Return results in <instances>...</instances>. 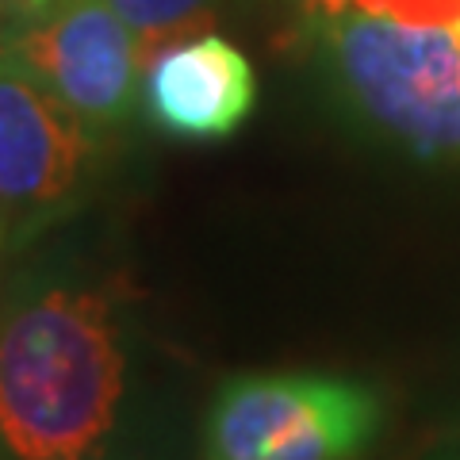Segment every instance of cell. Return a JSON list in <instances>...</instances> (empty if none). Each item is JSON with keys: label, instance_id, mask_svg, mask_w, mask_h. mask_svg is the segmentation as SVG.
I'll list each match as a JSON object with an SVG mask.
<instances>
[{"label": "cell", "instance_id": "cell-1", "mask_svg": "<svg viewBox=\"0 0 460 460\" xmlns=\"http://www.w3.org/2000/svg\"><path fill=\"white\" fill-rule=\"evenodd\" d=\"M138 288L77 250L0 288V460H154Z\"/></svg>", "mask_w": 460, "mask_h": 460}, {"label": "cell", "instance_id": "cell-2", "mask_svg": "<svg viewBox=\"0 0 460 460\" xmlns=\"http://www.w3.org/2000/svg\"><path fill=\"white\" fill-rule=\"evenodd\" d=\"M311 39L330 89L365 131L422 162H460V23L341 12L311 20Z\"/></svg>", "mask_w": 460, "mask_h": 460}, {"label": "cell", "instance_id": "cell-3", "mask_svg": "<svg viewBox=\"0 0 460 460\" xmlns=\"http://www.w3.org/2000/svg\"><path fill=\"white\" fill-rule=\"evenodd\" d=\"M104 165L108 135L0 50V215L8 253L74 219Z\"/></svg>", "mask_w": 460, "mask_h": 460}, {"label": "cell", "instance_id": "cell-4", "mask_svg": "<svg viewBox=\"0 0 460 460\" xmlns=\"http://www.w3.org/2000/svg\"><path fill=\"white\" fill-rule=\"evenodd\" d=\"M0 50L96 131L111 135L135 115L146 54L111 0H50L0 27Z\"/></svg>", "mask_w": 460, "mask_h": 460}, {"label": "cell", "instance_id": "cell-5", "mask_svg": "<svg viewBox=\"0 0 460 460\" xmlns=\"http://www.w3.org/2000/svg\"><path fill=\"white\" fill-rule=\"evenodd\" d=\"M257 74L234 42L199 31L157 50L142 77V108L177 142H223L250 119Z\"/></svg>", "mask_w": 460, "mask_h": 460}, {"label": "cell", "instance_id": "cell-6", "mask_svg": "<svg viewBox=\"0 0 460 460\" xmlns=\"http://www.w3.org/2000/svg\"><path fill=\"white\" fill-rule=\"evenodd\" d=\"M330 372H250L211 395L199 422V460H265L326 395Z\"/></svg>", "mask_w": 460, "mask_h": 460}, {"label": "cell", "instance_id": "cell-7", "mask_svg": "<svg viewBox=\"0 0 460 460\" xmlns=\"http://www.w3.org/2000/svg\"><path fill=\"white\" fill-rule=\"evenodd\" d=\"M111 8L138 35L146 66L169 42L208 31V23L215 20V0H111Z\"/></svg>", "mask_w": 460, "mask_h": 460}, {"label": "cell", "instance_id": "cell-8", "mask_svg": "<svg viewBox=\"0 0 460 460\" xmlns=\"http://www.w3.org/2000/svg\"><path fill=\"white\" fill-rule=\"evenodd\" d=\"M365 12V16L411 23V27H453L460 23V0H304L307 20Z\"/></svg>", "mask_w": 460, "mask_h": 460}, {"label": "cell", "instance_id": "cell-9", "mask_svg": "<svg viewBox=\"0 0 460 460\" xmlns=\"http://www.w3.org/2000/svg\"><path fill=\"white\" fill-rule=\"evenodd\" d=\"M47 4H50V0H0V27L35 16V12H42Z\"/></svg>", "mask_w": 460, "mask_h": 460}, {"label": "cell", "instance_id": "cell-10", "mask_svg": "<svg viewBox=\"0 0 460 460\" xmlns=\"http://www.w3.org/2000/svg\"><path fill=\"white\" fill-rule=\"evenodd\" d=\"M4 253H8V223H4V215H0V261H4Z\"/></svg>", "mask_w": 460, "mask_h": 460}]
</instances>
